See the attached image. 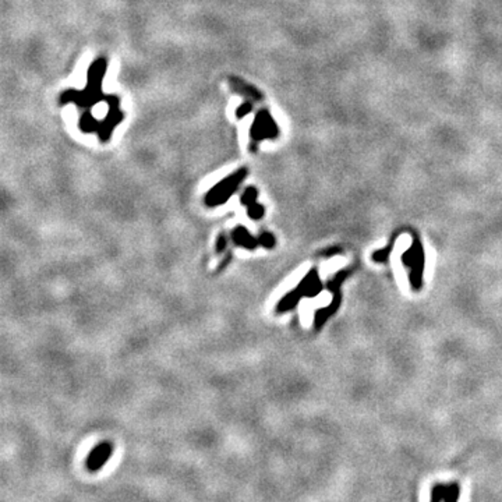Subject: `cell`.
<instances>
[{
    "mask_svg": "<svg viewBox=\"0 0 502 502\" xmlns=\"http://www.w3.org/2000/svg\"><path fill=\"white\" fill-rule=\"evenodd\" d=\"M244 171H240L237 172L236 175L228 178L226 180L221 182L218 186H215L207 196L205 198V203L210 205V207H215V205H219L222 203H226V200L232 196V193L236 190V187L239 186V183L242 182L243 176H244Z\"/></svg>",
    "mask_w": 502,
    "mask_h": 502,
    "instance_id": "obj_1",
    "label": "cell"
},
{
    "mask_svg": "<svg viewBox=\"0 0 502 502\" xmlns=\"http://www.w3.org/2000/svg\"><path fill=\"white\" fill-rule=\"evenodd\" d=\"M460 487L457 483H437L431 488L430 502H457Z\"/></svg>",
    "mask_w": 502,
    "mask_h": 502,
    "instance_id": "obj_2",
    "label": "cell"
},
{
    "mask_svg": "<svg viewBox=\"0 0 502 502\" xmlns=\"http://www.w3.org/2000/svg\"><path fill=\"white\" fill-rule=\"evenodd\" d=\"M113 452V445L111 442H101L98 444L88 455L87 457V469L90 471H98L101 470L105 463L109 460L111 455Z\"/></svg>",
    "mask_w": 502,
    "mask_h": 502,
    "instance_id": "obj_3",
    "label": "cell"
},
{
    "mask_svg": "<svg viewBox=\"0 0 502 502\" xmlns=\"http://www.w3.org/2000/svg\"><path fill=\"white\" fill-rule=\"evenodd\" d=\"M232 237H233V242L236 244H239L240 247H246V249H254L260 243V240L254 239L244 228L235 229Z\"/></svg>",
    "mask_w": 502,
    "mask_h": 502,
    "instance_id": "obj_4",
    "label": "cell"
},
{
    "mask_svg": "<svg viewBox=\"0 0 502 502\" xmlns=\"http://www.w3.org/2000/svg\"><path fill=\"white\" fill-rule=\"evenodd\" d=\"M249 215L253 219H260L264 215V208L261 205H258L257 201H254L253 204L249 205Z\"/></svg>",
    "mask_w": 502,
    "mask_h": 502,
    "instance_id": "obj_5",
    "label": "cell"
},
{
    "mask_svg": "<svg viewBox=\"0 0 502 502\" xmlns=\"http://www.w3.org/2000/svg\"><path fill=\"white\" fill-rule=\"evenodd\" d=\"M258 240H260V244L264 246V247H272L274 243H275L274 237L269 233H264Z\"/></svg>",
    "mask_w": 502,
    "mask_h": 502,
    "instance_id": "obj_6",
    "label": "cell"
},
{
    "mask_svg": "<svg viewBox=\"0 0 502 502\" xmlns=\"http://www.w3.org/2000/svg\"><path fill=\"white\" fill-rule=\"evenodd\" d=\"M225 247H226V237H225L223 235H221V236H219V240H218V247H217V250L221 253V251L225 250Z\"/></svg>",
    "mask_w": 502,
    "mask_h": 502,
    "instance_id": "obj_7",
    "label": "cell"
}]
</instances>
